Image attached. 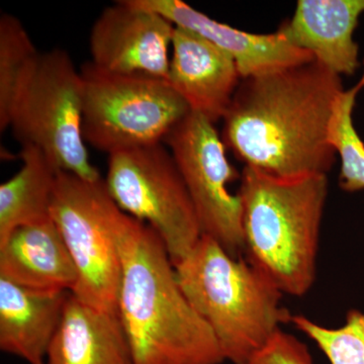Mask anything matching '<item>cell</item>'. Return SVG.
<instances>
[{"mask_svg": "<svg viewBox=\"0 0 364 364\" xmlns=\"http://www.w3.org/2000/svg\"><path fill=\"white\" fill-rule=\"evenodd\" d=\"M341 76L315 59L241 79L222 139L245 166L277 178L327 176L329 129Z\"/></svg>", "mask_w": 364, "mask_h": 364, "instance_id": "obj_1", "label": "cell"}, {"mask_svg": "<svg viewBox=\"0 0 364 364\" xmlns=\"http://www.w3.org/2000/svg\"><path fill=\"white\" fill-rule=\"evenodd\" d=\"M117 316L134 364H221V348L184 296L176 267L152 228L119 208Z\"/></svg>", "mask_w": 364, "mask_h": 364, "instance_id": "obj_2", "label": "cell"}, {"mask_svg": "<svg viewBox=\"0 0 364 364\" xmlns=\"http://www.w3.org/2000/svg\"><path fill=\"white\" fill-rule=\"evenodd\" d=\"M328 176L284 179L244 167L242 203L246 259L289 296H306L317 277Z\"/></svg>", "mask_w": 364, "mask_h": 364, "instance_id": "obj_3", "label": "cell"}, {"mask_svg": "<svg viewBox=\"0 0 364 364\" xmlns=\"http://www.w3.org/2000/svg\"><path fill=\"white\" fill-rule=\"evenodd\" d=\"M184 296L215 335L225 360L245 364L291 312L284 294L246 258H234L210 237L176 265Z\"/></svg>", "mask_w": 364, "mask_h": 364, "instance_id": "obj_4", "label": "cell"}, {"mask_svg": "<svg viewBox=\"0 0 364 364\" xmlns=\"http://www.w3.org/2000/svg\"><path fill=\"white\" fill-rule=\"evenodd\" d=\"M80 73L83 136L109 155L164 143L191 112L164 79L112 73L91 61L81 67Z\"/></svg>", "mask_w": 364, "mask_h": 364, "instance_id": "obj_5", "label": "cell"}, {"mask_svg": "<svg viewBox=\"0 0 364 364\" xmlns=\"http://www.w3.org/2000/svg\"><path fill=\"white\" fill-rule=\"evenodd\" d=\"M83 82L70 55L40 53L14 105L9 127L21 147L37 148L61 171L100 181L82 132Z\"/></svg>", "mask_w": 364, "mask_h": 364, "instance_id": "obj_6", "label": "cell"}, {"mask_svg": "<svg viewBox=\"0 0 364 364\" xmlns=\"http://www.w3.org/2000/svg\"><path fill=\"white\" fill-rule=\"evenodd\" d=\"M119 210L104 178L88 181L60 172L51 217L77 270V284L71 294L86 305L116 315L122 274L114 234Z\"/></svg>", "mask_w": 364, "mask_h": 364, "instance_id": "obj_7", "label": "cell"}, {"mask_svg": "<svg viewBox=\"0 0 364 364\" xmlns=\"http://www.w3.org/2000/svg\"><path fill=\"white\" fill-rule=\"evenodd\" d=\"M105 184L117 207L154 230L174 265L202 238L188 188L163 143L109 155Z\"/></svg>", "mask_w": 364, "mask_h": 364, "instance_id": "obj_8", "label": "cell"}, {"mask_svg": "<svg viewBox=\"0 0 364 364\" xmlns=\"http://www.w3.org/2000/svg\"><path fill=\"white\" fill-rule=\"evenodd\" d=\"M164 144L188 188L203 235L214 239L232 257H243L241 200L228 188L241 174L228 160L226 146L215 124L191 112Z\"/></svg>", "mask_w": 364, "mask_h": 364, "instance_id": "obj_9", "label": "cell"}, {"mask_svg": "<svg viewBox=\"0 0 364 364\" xmlns=\"http://www.w3.org/2000/svg\"><path fill=\"white\" fill-rule=\"evenodd\" d=\"M176 26L136 0H119L100 14L91 28V62L124 75L168 78L170 46Z\"/></svg>", "mask_w": 364, "mask_h": 364, "instance_id": "obj_10", "label": "cell"}, {"mask_svg": "<svg viewBox=\"0 0 364 364\" xmlns=\"http://www.w3.org/2000/svg\"><path fill=\"white\" fill-rule=\"evenodd\" d=\"M241 79L231 55L176 26L167 81L191 112L214 124L224 119Z\"/></svg>", "mask_w": 364, "mask_h": 364, "instance_id": "obj_11", "label": "cell"}, {"mask_svg": "<svg viewBox=\"0 0 364 364\" xmlns=\"http://www.w3.org/2000/svg\"><path fill=\"white\" fill-rule=\"evenodd\" d=\"M136 2L162 14L176 28L195 33L231 55L242 79L315 59L310 53L291 44L279 31L270 35L242 32L213 20L181 0H136Z\"/></svg>", "mask_w": 364, "mask_h": 364, "instance_id": "obj_12", "label": "cell"}, {"mask_svg": "<svg viewBox=\"0 0 364 364\" xmlns=\"http://www.w3.org/2000/svg\"><path fill=\"white\" fill-rule=\"evenodd\" d=\"M363 13L364 0H299L279 32L333 73L350 76L359 67L353 33Z\"/></svg>", "mask_w": 364, "mask_h": 364, "instance_id": "obj_13", "label": "cell"}, {"mask_svg": "<svg viewBox=\"0 0 364 364\" xmlns=\"http://www.w3.org/2000/svg\"><path fill=\"white\" fill-rule=\"evenodd\" d=\"M0 277L35 291H74L77 270L52 217L14 230L0 243Z\"/></svg>", "mask_w": 364, "mask_h": 364, "instance_id": "obj_14", "label": "cell"}, {"mask_svg": "<svg viewBox=\"0 0 364 364\" xmlns=\"http://www.w3.org/2000/svg\"><path fill=\"white\" fill-rule=\"evenodd\" d=\"M69 294L35 291L0 277V349L45 364Z\"/></svg>", "mask_w": 364, "mask_h": 364, "instance_id": "obj_15", "label": "cell"}, {"mask_svg": "<svg viewBox=\"0 0 364 364\" xmlns=\"http://www.w3.org/2000/svg\"><path fill=\"white\" fill-rule=\"evenodd\" d=\"M46 358V364H134L119 316L86 305L71 293Z\"/></svg>", "mask_w": 364, "mask_h": 364, "instance_id": "obj_16", "label": "cell"}, {"mask_svg": "<svg viewBox=\"0 0 364 364\" xmlns=\"http://www.w3.org/2000/svg\"><path fill=\"white\" fill-rule=\"evenodd\" d=\"M23 166L0 186V243L14 230L51 218L57 177L61 170L32 146L21 147Z\"/></svg>", "mask_w": 364, "mask_h": 364, "instance_id": "obj_17", "label": "cell"}, {"mask_svg": "<svg viewBox=\"0 0 364 364\" xmlns=\"http://www.w3.org/2000/svg\"><path fill=\"white\" fill-rule=\"evenodd\" d=\"M40 53L25 26L13 14L0 16V131L9 127L11 112Z\"/></svg>", "mask_w": 364, "mask_h": 364, "instance_id": "obj_18", "label": "cell"}, {"mask_svg": "<svg viewBox=\"0 0 364 364\" xmlns=\"http://www.w3.org/2000/svg\"><path fill=\"white\" fill-rule=\"evenodd\" d=\"M363 86L364 73L358 85L337 98L330 124L329 141L341 161L340 188L346 193L364 189V143L352 119L356 95Z\"/></svg>", "mask_w": 364, "mask_h": 364, "instance_id": "obj_19", "label": "cell"}, {"mask_svg": "<svg viewBox=\"0 0 364 364\" xmlns=\"http://www.w3.org/2000/svg\"><path fill=\"white\" fill-rule=\"evenodd\" d=\"M291 324L313 340L331 364H364V312L347 313L343 326L328 328L304 315H293Z\"/></svg>", "mask_w": 364, "mask_h": 364, "instance_id": "obj_20", "label": "cell"}, {"mask_svg": "<svg viewBox=\"0 0 364 364\" xmlns=\"http://www.w3.org/2000/svg\"><path fill=\"white\" fill-rule=\"evenodd\" d=\"M245 364H314L308 346L293 334L277 330Z\"/></svg>", "mask_w": 364, "mask_h": 364, "instance_id": "obj_21", "label": "cell"}]
</instances>
